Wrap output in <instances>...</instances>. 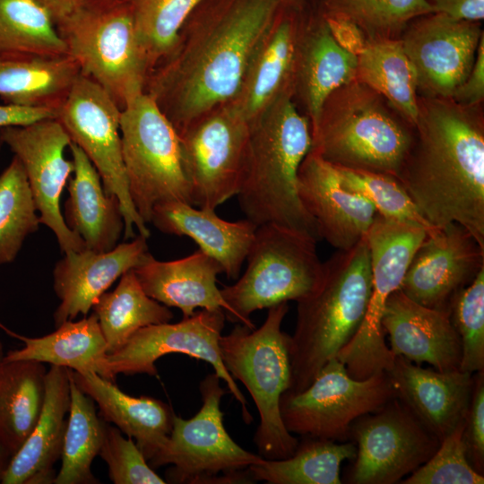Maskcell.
Listing matches in <instances>:
<instances>
[{
	"label": "cell",
	"mask_w": 484,
	"mask_h": 484,
	"mask_svg": "<svg viewBox=\"0 0 484 484\" xmlns=\"http://www.w3.org/2000/svg\"><path fill=\"white\" fill-rule=\"evenodd\" d=\"M354 442L305 436L285 459H264L247 468L251 479L269 484H341V465L354 460Z\"/></svg>",
	"instance_id": "e575fe53"
},
{
	"label": "cell",
	"mask_w": 484,
	"mask_h": 484,
	"mask_svg": "<svg viewBox=\"0 0 484 484\" xmlns=\"http://www.w3.org/2000/svg\"><path fill=\"white\" fill-rule=\"evenodd\" d=\"M72 377L97 403L101 419L134 439L147 461L167 443L175 416L169 404L153 397L125 393L114 382L93 371L72 370Z\"/></svg>",
	"instance_id": "f1b7e54d"
},
{
	"label": "cell",
	"mask_w": 484,
	"mask_h": 484,
	"mask_svg": "<svg viewBox=\"0 0 484 484\" xmlns=\"http://www.w3.org/2000/svg\"><path fill=\"white\" fill-rule=\"evenodd\" d=\"M428 232L430 230L422 226L376 213L365 236L369 250L372 286L365 317L350 341V347L357 353L379 358L388 351L382 325L385 303L388 297L400 289Z\"/></svg>",
	"instance_id": "d6986e66"
},
{
	"label": "cell",
	"mask_w": 484,
	"mask_h": 484,
	"mask_svg": "<svg viewBox=\"0 0 484 484\" xmlns=\"http://www.w3.org/2000/svg\"><path fill=\"white\" fill-rule=\"evenodd\" d=\"M414 137L398 179L433 227H464L484 247V119L480 106L419 96Z\"/></svg>",
	"instance_id": "7a4b0ae2"
},
{
	"label": "cell",
	"mask_w": 484,
	"mask_h": 484,
	"mask_svg": "<svg viewBox=\"0 0 484 484\" xmlns=\"http://www.w3.org/2000/svg\"><path fill=\"white\" fill-rule=\"evenodd\" d=\"M358 57L333 39L316 0L307 2L300 30L292 83L311 124L316 126L328 96L356 79Z\"/></svg>",
	"instance_id": "cb8c5ba5"
},
{
	"label": "cell",
	"mask_w": 484,
	"mask_h": 484,
	"mask_svg": "<svg viewBox=\"0 0 484 484\" xmlns=\"http://www.w3.org/2000/svg\"><path fill=\"white\" fill-rule=\"evenodd\" d=\"M37 212L23 166L13 156L0 174V265L13 263L25 239L39 229Z\"/></svg>",
	"instance_id": "f35d334b"
},
{
	"label": "cell",
	"mask_w": 484,
	"mask_h": 484,
	"mask_svg": "<svg viewBox=\"0 0 484 484\" xmlns=\"http://www.w3.org/2000/svg\"><path fill=\"white\" fill-rule=\"evenodd\" d=\"M69 149L73 172L63 217L88 249L109 251L118 245L125 228L120 203L106 193L99 174L82 150L73 143Z\"/></svg>",
	"instance_id": "f546056e"
},
{
	"label": "cell",
	"mask_w": 484,
	"mask_h": 484,
	"mask_svg": "<svg viewBox=\"0 0 484 484\" xmlns=\"http://www.w3.org/2000/svg\"><path fill=\"white\" fill-rule=\"evenodd\" d=\"M8 54L68 55L54 21L36 0H0V56Z\"/></svg>",
	"instance_id": "74e56055"
},
{
	"label": "cell",
	"mask_w": 484,
	"mask_h": 484,
	"mask_svg": "<svg viewBox=\"0 0 484 484\" xmlns=\"http://www.w3.org/2000/svg\"><path fill=\"white\" fill-rule=\"evenodd\" d=\"M323 15L331 35L342 49L356 56L366 49L368 41L356 23L340 15Z\"/></svg>",
	"instance_id": "c3c4849f"
},
{
	"label": "cell",
	"mask_w": 484,
	"mask_h": 484,
	"mask_svg": "<svg viewBox=\"0 0 484 484\" xmlns=\"http://www.w3.org/2000/svg\"><path fill=\"white\" fill-rule=\"evenodd\" d=\"M387 373L396 398L440 442L465 421L473 374L425 368L402 356L394 358Z\"/></svg>",
	"instance_id": "7402d4cb"
},
{
	"label": "cell",
	"mask_w": 484,
	"mask_h": 484,
	"mask_svg": "<svg viewBox=\"0 0 484 484\" xmlns=\"http://www.w3.org/2000/svg\"><path fill=\"white\" fill-rule=\"evenodd\" d=\"M3 143L23 166L40 224L49 228L65 254L86 249L83 240L66 225L60 199L73 163L65 158L72 143L57 118H47L29 125L1 129Z\"/></svg>",
	"instance_id": "2e32d148"
},
{
	"label": "cell",
	"mask_w": 484,
	"mask_h": 484,
	"mask_svg": "<svg viewBox=\"0 0 484 484\" xmlns=\"http://www.w3.org/2000/svg\"><path fill=\"white\" fill-rule=\"evenodd\" d=\"M81 7L109 8L131 3L132 0H79ZM79 6V7H80Z\"/></svg>",
	"instance_id": "f5cc1de1"
},
{
	"label": "cell",
	"mask_w": 484,
	"mask_h": 484,
	"mask_svg": "<svg viewBox=\"0 0 484 484\" xmlns=\"http://www.w3.org/2000/svg\"><path fill=\"white\" fill-rule=\"evenodd\" d=\"M201 1H131L135 32L151 72L172 52L183 24Z\"/></svg>",
	"instance_id": "60d3db41"
},
{
	"label": "cell",
	"mask_w": 484,
	"mask_h": 484,
	"mask_svg": "<svg viewBox=\"0 0 484 484\" xmlns=\"http://www.w3.org/2000/svg\"><path fill=\"white\" fill-rule=\"evenodd\" d=\"M108 354L118 350L138 330L170 322L173 313L148 296L133 269L125 272L112 291L103 293L92 307Z\"/></svg>",
	"instance_id": "d590c367"
},
{
	"label": "cell",
	"mask_w": 484,
	"mask_h": 484,
	"mask_svg": "<svg viewBox=\"0 0 484 484\" xmlns=\"http://www.w3.org/2000/svg\"><path fill=\"white\" fill-rule=\"evenodd\" d=\"M316 243L274 224L257 226L244 273L220 290L230 308L226 318L254 329L253 312L311 294L323 272Z\"/></svg>",
	"instance_id": "52a82bcc"
},
{
	"label": "cell",
	"mask_w": 484,
	"mask_h": 484,
	"mask_svg": "<svg viewBox=\"0 0 484 484\" xmlns=\"http://www.w3.org/2000/svg\"><path fill=\"white\" fill-rule=\"evenodd\" d=\"M451 99L464 107L482 105L484 99V35L481 37L473 66Z\"/></svg>",
	"instance_id": "7dc6e473"
},
{
	"label": "cell",
	"mask_w": 484,
	"mask_h": 484,
	"mask_svg": "<svg viewBox=\"0 0 484 484\" xmlns=\"http://www.w3.org/2000/svg\"><path fill=\"white\" fill-rule=\"evenodd\" d=\"M308 0H282L230 103L248 121L292 91L298 41ZM293 92V91H292Z\"/></svg>",
	"instance_id": "ffe728a7"
},
{
	"label": "cell",
	"mask_w": 484,
	"mask_h": 484,
	"mask_svg": "<svg viewBox=\"0 0 484 484\" xmlns=\"http://www.w3.org/2000/svg\"><path fill=\"white\" fill-rule=\"evenodd\" d=\"M121 110L110 95L90 77L79 74L57 110L72 143L78 145L100 176L108 194L120 203L124 218V238L151 232L132 201L123 160L120 134Z\"/></svg>",
	"instance_id": "7c38bea8"
},
{
	"label": "cell",
	"mask_w": 484,
	"mask_h": 484,
	"mask_svg": "<svg viewBox=\"0 0 484 484\" xmlns=\"http://www.w3.org/2000/svg\"><path fill=\"white\" fill-rule=\"evenodd\" d=\"M71 368L50 365L42 411L31 433L13 454L3 484H51L61 458L70 408Z\"/></svg>",
	"instance_id": "83f0119b"
},
{
	"label": "cell",
	"mask_w": 484,
	"mask_h": 484,
	"mask_svg": "<svg viewBox=\"0 0 484 484\" xmlns=\"http://www.w3.org/2000/svg\"><path fill=\"white\" fill-rule=\"evenodd\" d=\"M465 421L441 442L435 454L415 470L403 484H483V475L470 464L462 433Z\"/></svg>",
	"instance_id": "ee69618b"
},
{
	"label": "cell",
	"mask_w": 484,
	"mask_h": 484,
	"mask_svg": "<svg viewBox=\"0 0 484 484\" xmlns=\"http://www.w3.org/2000/svg\"><path fill=\"white\" fill-rule=\"evenodd\" d=\"M81 73L100 85L120 110L144 92L151 72L131 5L78 7L56 24Z\"/></svg>",
	"instance_id": "ba28073f"
},
{
	"label": "cell",
	"mask_w": 484,
	"mask_h": 484,
	"mask_svg": "<svg viewBox=\"0 0 484 484\" xmlns=\"http://www.w3.org/2000/svg\"><path fill=\"white\" fill-rule=\"evenodd\" d=\"M2 144H3V141H2V138H1V129H0V147H1Z\"/></svg>",
	"instance_id": "9f6ffc18"
},
{
	"label": "cell",
	"mask_w": 484,
	"mask_h": 484,
	"mask_svg": "<svg viewBox=\"0 0 484 484\" xmlns=\"http://www.w3.org/2000/svg\"><path fill=\"white\" fill-rule=\"evenodd\" d=\"M289 311L288 302L268 308L258 328L238 324L219 341L222 361L234 379L249 392L260 416L254 436L258 454L279 460L291 456L298 440L286 428L280 399L291 380L289 334L281 324Z\"/></svg>",
	"instance_id": "8992f818"
},
{
	"label": "cell",
	"mask_w": 484,
	"mask_h": 484,
	"mask_svg": "<svg viewBox=\"0 0 484 484\" xmlns=\"http://www.w3.org/2000/svg\"><path fill=\"white\" fill-rule=\"evenodd\" d=\"M368 246L364 237L323 263L315 290L297 301L294 333L289 335L291 380L287 391L307 388L321 368L355 335L371 294Z\"/></svg>",
	"instance_id": "277c9868"
},
{
	"label": "cell",
	"mask_w": 484,
	"mask_h": 484,
	"mask_svg": "<svg viewBox=\"0 0 484 484\" xmlns=\"http://www.w3.org/2000/svg\"><path fill=\"white\" fill-rule=\"evenodd\" d=\"M133 270L148 296L180 309L184 318L197 308L222 309L226 316L230 313L216 284L222 268L201 249L173 261L157 260L148 252Z\"/></svg>",
	"instance_id": "484cf974"
},
{
	"label": "cell",
	"mask_w": 484,
	"mask_h": 484,
	"mask_svg": "<svg viewBox=\"0 0 484 484\" xmlns=\"http://www.w3.org/2000/svg\"><path fill=\"white\" fill-rule=\"evenodd\" d=\"M222 309H201L177 323L151 324L138 330L118 350L108 356L111 375L147 374L157 376L155 363L161 357L181 353L209 363L214 373L226 383L229 392L242 407L246 424L253 420L246 399L227 370L219 341L225 324Z\"/></svg>",
	"instance_id": "9a60e30c"
},
{
	"label": "cell",
	"mask_w": 484,
	"mask_h": 484,
	"mask_svg": "<svg viewBox=\"0 0 484 484\" xmlns=\"http://www.w3.org/2000/svg\"><path fill=\"white\" fill-rule=\"evenodd\" d=\"M484 268V247L464 227L451 222L428 232L400 290L411 300L449 313L454 296Z\"/></svg>",
	"instance_id": "ac0fdd59"
},
{
	"label": "cell",
	"mask_w": 484,
	"mask_h": 484,
	"mask_svg": "<svg viewBox=\"0 0 484 484\" xmlns=\"http://www.w3.org/2000/svg\"><path fill=\"white\" fill-rule=\"evenodd\" d=\"M194 206L215 210L237 194L249 122L230 103L206 113L178 134Z\"/></svg>",
	"instance_id": "4fadbf2b"
},
{
	"label": "cell",
	"mask_w": 484,
	"mask_h": 484,
	"mask_svg": "<svg viewBox=\"0 0 484 484\" xmlns=\"http://www.w3.org/2000/svg\"><path fill=\"white\" fill-rule=\"evenodd\" d=\"M120 134L130 195L146 224L160 203L192 204L179 135L149 94H139L121 110Z\"/></svg>",
	"instance_id": "30bf717a"
},
{
	"label": "cell",
	"mask_w": 484,
	"mask_h": 484,
	"mask_svg": "<svg viewBox=\"0 0 484 484\" xmlns=\"http://www.w3.org/2000/svg\"><path fill=\"white\" fill-rule=\"evenodd\" d=\"M387 372L363 380L351 377L337 359L329 360L302 391L280 399L282 421L291 434L344 442L352 423L395 398Z\"/></svg>",
	"instance_id": "8fae6325"
},
{
	"label": "cell",
	"mask_w": 484,
	"mask_h": 484,
	"mask_svg": "<svg viewBox=\"0 0 484 484\" xmlns=\"http://www.w3.org/2000/svg\"><path fill=\"white\" fill-rule=\"evenodd\" d=\"M288 91L249 122L237 196L246 219L274 224L318 242L315 222L298 190L299 167L312 145L311 124Z\"/></svg>",
	"instance_id": "3957f363"
},
{
	"label": "cell",
	"mask_w": 484,
	"mask_h": 484,
	"mask_svg": "<svg viewBox=\"0 0 484 484\" xmlns=\"http://www.w3.org/2000/svg\"><path fill=\"white\" fill-rule=\"evenodd\" d=\"M298 190L321 239L338 250L362 239L377 213L366 198L344 189L334 166L311 150L299 167Z\"/></svg>",
	"instance_id": "44dd1931"
},
{
	"label": "cell",
	"mask_w": 484,
	"mask_h": 484,
	"mask_svg": "<svg viewBox=\"0 0 484 484\" xmlns=\"http://www.w3.org/2000/svg\"><path fill=\"white\" fill-rule=\"evenodd\" d=\"M382 325L394 357L440 371L460 369L462 344L449 313L424 307L397 290L386 300Z\"/></svg>",
	"instance_id": "d4e9b609"
},
{
	"label": "cell",
	"mask_w": 484,
	"mask_h": 484,
	"mask_svg": "<svg viewBox=\"0 0 484 484\" xmlns=\"http://www.w3.org/2000/svg\"><path fill=\"white\" fill-rule=\"evenodd\" d=\"M311 134L310 150L330 164L398 178L414 126L380 94L355 79L328 96Z\"/></svg>",
	"instance_id": "5b68a950"
},
{
	"label": "cell",
	"mask_w": 484,
	"mask_h": 484,
	"mask_svg": "<svg viewBox=\"0 0 484 484\" xmlns=\"http://www.w3.org/2000/svg\"><path fill=\"white\" fill-rule=\"evenodd\" d=\"M151 223L165 234L192 238L199 249L219 263L229 280L239 278L257 228L247 219L229 221L215 210L196 209L181 201L157 204Z\"/></svg>",
	"instance_id": "4316f807"
},
{
	"label": "cell",
	"mask_w": 484,
	"mask_h": 484,
	"mask_svg": "<svg viewBox=\"0 0 484 484\" xmlns=\"http://www.w3.org/2000/svg\"><path fill=\"white\" fill-rule=\"evenodd\" d=\"M80 73L69 55H2L0 99L7 104L57 111Z\"/></svg>",
	"instance_id": "1f68e13d"
},
{
	"label": "cell",
	"mask_w": 484,
	"mask_h": 484,
	"mask_svg": "<svg viewBox=\"0 0 484 484\" xmlns=\"http://www.w3.org/2000/svg\"><path fill=\"white\" fill-rule=\"evenodd\" d=\"M13 455L0 443V483L10 464Z\"/></svg>",
	"instance_id": "db71d44e"
},
{
	"label": "cell",
	"mask_w": 484,
	"mask_h": 484,
	"mask_svg": "<svg viewBox=\"0 0 484 484\" xmlns=\"http://www.w3.org/2000/svg\"><path fill=\"white\" fill-rule=\"evenodd\" d=\"M449 317L461 340L460 370H484V268L454 296Z\"/></svg>",
	"instance_id": "7bdbcfd3"
},
{
	"label": "cell",
	"mask_w": 484,
	"mask_h": 484,
	"mask_svg": "<svg viewBox=\"0 0 484 484\" xmlns=\"http://www.w3.org/2000/svg\"><path fill=\"white\" fill-rule=\"evenodd\" d=\"M326 15L356 23L367 41L399 39L414 18L433 13L427 0H316Z\"/></svg>",
	"instance_id": "ab89813d"
},
{
	"label": "cell",
	"mask_w": 484,
	"mask_h": 484,
	"mask_svg": "<svg viewBox=\"0 0 484 484\" xmlns=\"http://www.w3.org/2000/svg\"><path fill=\"white\" fill-rule=\"evenodd\" d=\"M0 327L24 345L9 350L3 360L30 359L71 368L78 373L93 371L115 383L108 366L107 343L92 313L79 321H66L41 337L19 335L1 323Z\"/></svg>",
	"instance_id": "4dcf8cb0"
},
{
	"label": "cell",
	"mask_w": 484,
	"mask_h": 484,
	"mask_svg": "<svg viewBox=\"0 0 484 484\" xmlns=\"http://www.w3.org/2000/svg\"><path fill=\"white\" fill-rule=\"evenodd\" d=\"M334 166V165H333ZM341 186L369 201L387 219L434 229L421 215L400 180L392 175L334 166Z\"/></svg>",
	"instance_id": "b9f144b4"
},
{
	"label": "cell",
	"mask_w": 484,
	"mask_h": 484,
	"mask_svg": "<svg viewBox=\"0 0 484 484\" xmlns=\"http://www.w3.org/2000/svg\"><path fill=\"white\" fill-rule=\"evenodd\" d=\"M70 408L61 454V468L54 484H96L91 464L99 455L105 420L97 415L94 401L70 378Z\"/></svg>",
	"instance_id": "8d00e7d4"
},
{
	"label": "cell",
	"mask_w": 484,
	"mask_h": 484,
	"mask_svg": "<svg viewBox=\"0 0 484 484\" xmlns=\"http://www.w3.org/2000/svg\"><path fill=\"white\" fill-rule=\"evenodd\" d=\"M49 13L55 24L80 6L79 0H36Z\"/></svg>",
	"instance_id": "816d5d0a"
},
{
	"label": "cell",
	"mask_w": 484,
	"mask_h": 484,
	"mask_svg": "<svg viewBox=\"0 0 484 484\" xmlns=\"http://www.w3.org/2000/svg\"><path fill=\"white\" fill-rule=\"evenodd\" d=\"M4 356V345L0 340V362L2 361L3 358Z\"/></svg>",
	"instance_id": "11a10c76"
},
{
	"label": "cell",
	"mask_w": 484,
	"mask_h": 484,
	"mask_svg": "<svg viewBox=\"0 0 484 484\" xmlns=\"http://www.w3.org/2000/svg\"><path fill=\"white\" fill-rule=\"evenodd\" d=\"M99 455L107 463L108 476L115 484H164L147 462L133 438L105 421L104 436Z\"/></svg>",
	"instance_id": "f6af8a7d"
},
{
	"label": "cell",
	"mask_w": 484,
	"mask_h": 484,
	"mask_svg": "<svg viewBox=\"0 0 484 484\" xmlns=\"http://www.w3.org/2000/svg\"><path fill=\"white\" fill-rule=\"evenodd\" d=\"M483 35L480 22L442 13L411 20L399 39L415 69L418 95L451 98L469 75Z\"/></svg>",
	"instance_id": "e0dca14e"
},
{
	"label": "cell",
	"mask_w": 484,
	"mask_h": 484,
	"mask_svg": "<svg viewBox=\"0 0 484 484\" xmlns=\"http://www.w3.org/2000/svg\"><path fill=\"white\" fill-rule=\"evenodd\" d=\"M47 369L30 360L0 362V443L13 456L37 424L45 401Z\"/></svg>",
	"instance_id": "d6a6232c"
},
{
	"label": "cell",
	"mask_w": 484,
	"mask_h": 484,
	"mask_svg": "<svg viewBox=\"0 0 484 484\" xmlns=\"http://www.w3.org/2000/svg\"><path fill=\"white\" fill-rule=\"evenodd\" d=\"M474 385L465 419L462 440L475 471L484 473V370L473 374Z\"/></svg>",
	"instance_id": "bcb514c9"
},
{
	"label": "cell",
	"mask_w": 484,
	"mask_h": 484,
	"mask_svg": "<svg viewBox=\"0 0 484 484\" xmlns=\"http://www.w3.org/2000/svg\"><path fill=\"white\" fill-rule=\"evenodd\" d=\"M147 239L139 235L107 252L86 248L65 253L53 270V288L59 299L53 315L55 326L80 314L88 315L99 297L149 252Z\"/></svg>",
	"instance_id": "603a6c76"
},
{
	"label": "cell",
	"mask_w": 484,
	"mask_h": 484,
	"mask_svg": "<svg viewBox=\"0 0 484 484\" xmlns=\"http://www.w3.org/2000/svg\"><path fill=\"white\" fill-rule=\"evenodd\" d=\"M434 13H442L455 19L481 22L484 19V0H427Z\"/></svg>",
	"instance_id": "f907efd6"
},
{
	"label": "cell",
	"mask_w": 484,
	"mask_h": 484,
	"mask_svg": "<svg viewBox=\"0 0 484 484\" xmlns=\"http://www.w3.org/2000/svg\"><path fill=\"white\" fill-rule=\"evenodd\" d=\"M57 111L51 108L0 104V129L29 125L47 118H56Z\"/></svg>",
	"instance_id": "681fc988"
},
{
	"label": "cell",
	"mask_w": 484,
	"mask_h": 484,
	"mask_svg": "<svg viewBox=\"0 0 484 484\" xmlns=\"http://www.w3.org/2000/svg\"><path fill=\"white\" fill-rule=\"evenodd\" d=\"M350 438L357 447L348 482L393 484L425 463L440 441L396 397L357 419Z\"/></svg>",
	"instance_id": "5bb4252c"
},
{
	"label": "cell",
	"mask_w": 484,
	"mask_h": 484,
	"mask_svg": "<svg viewBox=\"0 0 484 484\" xmlns=\"http://www.w3.org/2000/svg\"><path fill=\"white\" fill-rule=\"evenodd\" d=\"M357 57L356 79L380 94L415 126L419 117L417 75L400 39L368 41Z\"/></svg>",
	"instance_id": "836d02e7"
},
{
	"label": "cell",
	"mask_w": 484,
	"mask_h": 484,
	"mask_svg": "<svg viewBox=\"0 0 484 484\" xmlns=\"http://www.w3.org/2000/svg\"><path fill=\"white\" fill-rule=\"evenodd\" d=\"M203 404L191 419L177 415L167 443L149 461L151 468L171 465L166 471L171 483H247L241 471L264 461L246 451L227 432L220 410L227 390L213 372L199 384Z\"/></svg>",
	"instance_id": "9c48e42d"
},
{
	"label": "cell",
	"mask_w": 484,
	"mask_h": 484,
	"mask_svg": "<svg viewBox=\"0 0 484 484\" xmlns=\"http://www.w3.org/2000/svg\"><path fill=\"white\" fill-rule=\"evenodd\" d=\"M281 2L202 0L192 11L144 88L177 134L234 99Z\"/></svg>",
	"instance_id": "6da1fadb"
}]
</instances>
